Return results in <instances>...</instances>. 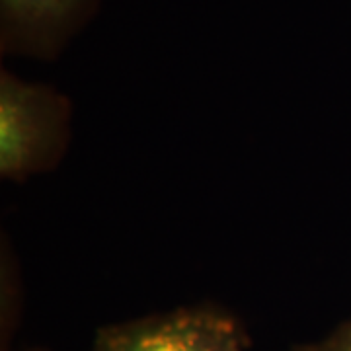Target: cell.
<instances>
[{"label": "cell", "instance_id": "obj_1", "mask_svg": "<svg viewBox=\"0 0 351 351\" xmlns=\"http://www.w3.org/2000/svg\"><path fill=\"white\" fill-rule=\"evenodd\" d=\"M248 343L230 314L191 306L101 326L94 351H246Z\"/></svg>", "mask_w": 351, "mask_h": 351}, {"label": "cell", "instance_id": "obj_2", "mask_svg": "<svg viewBox=\"0 0 351 351\" xmlns=\"http://www.w3.org/2000/svg\"><path fill=\"white\" fill-rule=\"evenodd\" d=\"M63 100L45 86L8 71L0 75V174L24 180L55 154L61 138Z\"/></svg>", "mask_w": 351, "mask_h": 351}, {"label": "cell", "instance_id": "obj_3", "mask_svg": "<svg viewBox=\"0 0 351 351\" xmlns=\"http://www.w3.org/2000/svg\"><path fill=\"white\" fill-rule=\"evenodd\" d=\"M98 0H0V41L10 53L53 55Z\"/></svg>", "mask_w": 351, "mask_h": 351}, {"label": "cell", "instance_id": "obj_4", "mask_svg": "<svg viewBox=\"0 0 351 351\" xmlns=\"http://www.w3.org/2000/svg\"><path fill=\"white\" fill-rule=\"evenodd\" d=\"M289 351H351V318L334 328L326 338L297 343Z\"/></svg>", "mask_w": 351, "mask_h": 351}, {"label": "cell", "instance_id": "obj_5", "mask_svg": "<svg viewBox=\"0 0 351 351\" xmlns=\"http://www.w3.org/2000/svg\"><path fill=\"white\" fill-rule=\"evenodd\" d=\"M25 351H47V350H43V348H29V350H25Z\"/></svg>", "mask_w": 351, "mask_h": 351}]
</instances>
